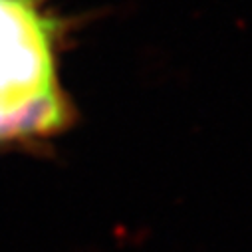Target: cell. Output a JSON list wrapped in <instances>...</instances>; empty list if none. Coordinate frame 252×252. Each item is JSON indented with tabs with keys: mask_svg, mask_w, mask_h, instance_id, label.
Returning <instances> with one entry per match:
<instances>
[{
	"mask_svg": "<svg viewBox=\"0 0 252 252\" xmlns=\"http://www.w3.org/2000/svg\"><path fill=\"white\" fill-rule=\"evenodd\" d=\"M64 34L50 0H0V145L48 141L74 125L60 76Z\"/></svg>",
	"mask_w": 252,
	"mask_h": 252,
	"instance_id": "obj_1",
	"label": "cell"
}]
</instances>
